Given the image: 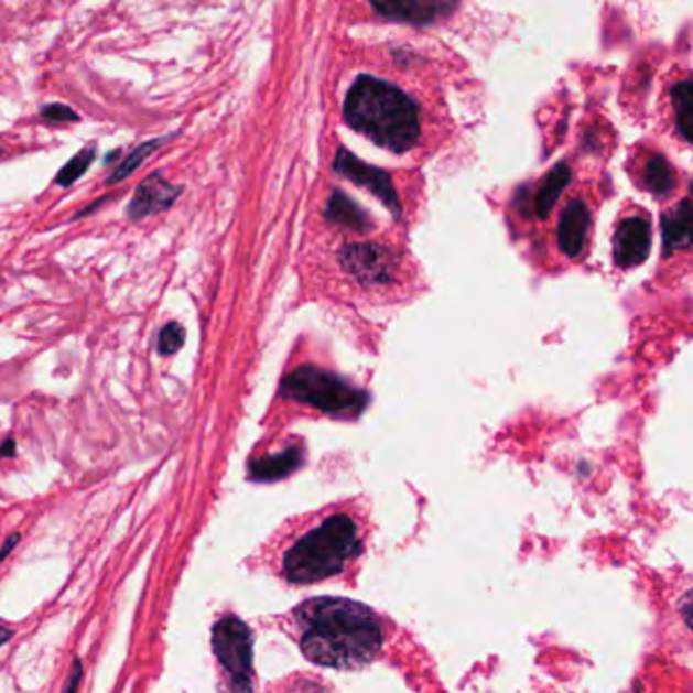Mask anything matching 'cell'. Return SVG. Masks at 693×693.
I'll return each mask as SVG.
<instances>
[{
	"label": "cell",
	"instance_id": "obj_1",
	"mask_svg": "<svg viewBox=\"0 0 693 693\" xmlns=\"http://www.w3.org/2000/svg\"><path fill=\"white\" fill-rule=\"evenodd\" d=\"M292 629L303 656L323 668H364L383 643L378 615L347 598L306 600L292 610Z\"/></svg>",
	"mask_w": 693,
	"mask_h": 693
},
{
	"label": "cell",
	"instance_id": "obj_2",
	"mask_svg": "<svg viewBox=\"0 0 693 693\" xmlns=\"http://www.w3.org/2000/svg\"><path fill=\"white\" fill-rule=\"evenodd\" d=\"M349 127L391 152L410 151L420 137V116L402 89L383 79L359 77L345 100Z\"/></svg>",
	"mask_w": 693,
	"mask_h": 693
},
{
	"label": "cell",
	"instance_id": "obj_3",
	"mask_svg": "<svg viewBox=\"0 0 693 693\" xmlns=\"http://www.w3.org/2000/svg\"><path fill=\"white\" fill-rule=\"evenodd\" d=\"M361 552L357 523L349 516H333L292 543L282 557V574L292 584H315L343 572Z\"/></svg>",
	"mask_w": 693,
	"mask_h": 693
},
{
	"label": "cell",
	"instance_id": "obj_4",
	"mask_svg": "<svg viewBox=\"0 0 693 693\" xmlns=\"http://www.w3.org/2000/svg\"><path fill=\"white\" fill-rule=\"evenodd\" d=\"M659 630L663 649L693 668V572H680L659 593Z\"/></svg>",
	"mask_w": 693,
	"mask_h": 693
},
{
	"label": "cell",
	"instance_id": "obj_5",
	"mask_svg": "<svg viewBox=\"0 0 693 693\" xmlns=\"http://www.w3.org/2000/svg\"><path fill=\"white\" fill-rule=\"evenodd\" d=\"M282 393L333 416H357L366 408V393L316 367H299L292 371L282 383Z\"/></svg>",
	"mask_w": 693,
	"mask_h": 693
},
{
	"label": "cell",
	"instance_id": "obj_6",
	"mask_svg": "<svg viewBox=\"0 0 693 693\" xmlns=\"http://www.w3.org/2000/svg\"><path fill=\"white\" fill-rule=\"evenodd\" d=\"M214 651L234 692H252V635L240 618H221L215 625Z\"/></svg>",
	"mask_w": 693,
	"mask_h": 693
},
{
	"label": "cell",
	"instance_id": "obj_7",
	"mask_svg": "<svg viewBox=\"0 0 693 693\" xmlns=\"http://www.w3.org/2000/svg\"><path fill=\"white\" fill-rule=\"evenodd\" d=\"M339 260L351 277L366 284L390 282L398 268L396 253L378 243L345 246L343 252L339 253Z\"/></svg>",
	"mask_w": 693,
	"mask_h": 693
},
{
	"label": "cell",
	"instance_id": "obj_8",
	"mask_svg": "<svg viewBox=\"0 0 693 693\" xmlns=\"http://www.w3.org/2000/svg\"><path fill=\"white\" fill-rule=\"evenodd\" d=\"M651 250V221L649 215H622L613 238V258L618 268H637L643 264Z\"/></svg>",
	"mask_w": 693,
	"mask_h": 693
},
{
	"label": "cell",
	"instance_id": "obj_9",
	"mask_svg": "<svg viewBox=\"0 0 693 693\" xmlns=\"http://www.w3.org/2000/svg\"><path fill=\"white\" fill-rule=\"evenodd\" d=\"M335 171L340 173L343 177L354 181L357 185L366 187L371 191L379 202L383 203L391 214H402V205H400V197L391 185V178L388 173L379 171L376 166H369V164L361 163L357 156H354L351 152L340 149L337 159H335Z\"/></svg>",
	"mask_w": 693,
	"mask_h": 693
},
{
	"label": "cell",
	"instance_id": "obj_10",
	"mask_svg": "<svg viewBox=\"0 0 693 693\" xmlns=\"http://www.w3.org/2000/svg\"><path fill=\"white\" fill-rule=\"evenodd\" d=\"M376 13L402 23L426 25L454 13L458 0H371Z\"/></svg>",
	"mask_w": 693,
	"mask_h": 693
},
{
	"label": "cell",
	"instance_id": "obj_11",
	"mask_svg": "<svg viewBox=\"0 0 693 693\" xmlns=\"http://www.w3.org/2000/svg\"><path fill=\"white\" fill-rule=\"evenodd\" d=\"M181 191L183 190L177 185L164 181L161 173H152L151 177L144 178L134 191V197L128 205V217L142 219L149 215L161 214L177 202Z\"/></svg>",
	"mask_w": 693,
	"mask_h": 693
},
{
	"label": "cell",
	"instance_id": "obj_12",
	"mask_svg": "<svg viewBox=\"0 0 693 693\" xmlns=\"http://www.w3.org/2000/svg\"><path fill=\"white\" fill-rule=\"evenodd\" d=\"M591 221H593L591 209L582 199H572L564 207L557 226V241L560 250L566 253L567 258H578L586 250Z\"/></svg>",
	"mask_w": 693,
	"mask_h": 693
},
{
	"label": "cell",
	"instance_id": "obj_13",
	"mask_svg": "<svg viewBox=\"0 0 693 693\" xmlns=\"http://www.w3.org/2000/svg\"><path fill=\"white\" fill-rule=\"evenodd\" d=\"M665 250H693V202L685 199L661 217Z\"/></svg>",
	"mask_w": 693,
	"mask_h": 693
},
{
	"label": "cell",
	"instance_id": "obj_14",
	"mask_svg": "<svg viewBox=\"0 0 693 693\" xmlns=\"http://www.w3.org/2000/svg\"><path fill=\"white\" fill-rule=\"evenodd\" d=\"M303 463V451L292 446L284 453L266 456L262 461H256L252 465V479L277 480L286 477L301 467Z\"/></svg>",
	"mask_w": 693,
	"mask_h": 693
},
{
	"label": "cell",
	"instance_id": "obj_15",
	"mask_svg": "<svg viewBox=\"0 0 693 693\" xmlns=\"http://www.w3.org/2000/svg\"><path fill=\"white\" fill-rule=\"evenodd\" d=\"M327 215L331 221L347 227V229L359 231V234H364L371 227L366 212L357 203L351 202L347 195H343L340 191L333 193V197L328 199Z\"/></svg>",
	"mask_w": 693,
	"mask_h": 693
},
{
	"label": "cell",
	"instance_id": "obj_16",
	"mask_svg": "<svg viewBox=\"0 0 693 693\" xmlns=\"http://www.w3.org/2000/svg\"><path fill=\"white\" fill-rule=\"evenodd\" d=\"M572 178V171L567 164H557L555 169H552L548 173V177L543 178L542 187L538 191V197H535V214L538 217L545 219L548 215L552 214L555 203L560 199V195L564 193Z\"/></svg>",
	"mask_w": 693,
	"mask_h": 693
},
{
	"label": "cell",
	"instance_id": "obj_17",
	"mask_svg": "<svg viewBox=\"0 0 693 693\" xmlns=\"http://www.w3.org/2000/svg\"><path fill=\"white\" fill-rule=\"evenodd\" d=\"M645 190L651 191L656 197H668L675 190L678 178L673 166L661 154H649L643 171Z\"/></svg>",
	"mask_w": 693,
	"mask_h": 693
},
{
	"label": "cell",
	"instance_id": "obj_18",
	"mask_svg": "<svg viewBox=\"0 0 693 693\" xmlns=\"http://www.w3.org/2000/svg\"><path fill=\"white\" fill-rule=\"evenodd\" d=\"M671 101L681 137L693 144V79H681L671 88Z\"/></svg>",
	"mask_w": 693,
	"mask_h": 693
},
{
	"label": "cell",
	"instance_id": "obj_19",
	"mask_svg": "<svg viewBox=\"0 0 693 693\" xmlns=\"http://www.w3.org/2000/svg\"><path fill=\"white\" fill-rule=\"evenodd\" d=\"M163 142L164 139L149 140V142L137 147V149L130 152L127 159L120 163V166L113 171L112 175L106 178V185H116V183H120V181L130 177V175L139 169L140 164L144 163V161L151 156L152 152L156 151L159 147H163Z\"/></svg>",
	"mask_w": 693,
	"mask_h": 693
},
{
	"label": "cell",
	"instance_id": "obj_20",
	"mask_svg": "<svg viewBox=\"0 0 693 693\" xmlns=\"http://www.w3.org/2000/svg\"><path fill=\"white\" fill-rule=\"evenodd\" d=\"M94 161H96V147H88V149L77 152L76 156H72L69 163L59 169V173L55 175V185L72 187L77 178L84 177L88 173Z\"/></svg>",
	"mask_w": 693,
	"mask_h": 693
},
{
	"label": "cell",
	"instance_id": "obj_21",
	"mask_svg": "<svg viewBox=\"0 0 693 693\" xmlns=\"http://www.w3.org/2000/svg\"><path fill=\"white\" fill-rule=\"evenodd\" d=\"M185 343V331L178 323H169L159 335V351L163 355H173Z\"/></svg>",
	"mask_w": 693,
	"mask_h": 693
},
{
	"label": "cell",
	"instance_id": "obj_22",
	"mask_svg": "<svg viewBox=\"0 0 693 693\" xmlns=\"http://www.w3.org/2000/svg\"><path fill=\"white\" fill-rule=\"evenodd\" d=\"M41 116H43L45 120H50V122H77V120H79L77 112H74V110H72L69 106H65V104H47V106H43Z\"/></svg>",
	"mask_w": 693,
	"mask_h": 693
},
{
	"label": "cell",
	"instance_id": "obj_23",
	"mask_svg": "<svg viewBox=\"0 0 693 693\" xmlns=\"http://www.w3.org/2000/svg\"><path fill=\"white\" fill-rule=\"evenodd\" d=\"M84 678V665H82V659L76 657L74 663H72V671H69V678L65 681L64 692L62 693H77L79 692V683Z\"/></svg>",
	"mask_w": 693,
	"mask_h": 693
},
{
	"label": "cell",
	"instance_id": "obj_24",
	"mask_svg": "<svg viewBox=\"0 0 693 693\" xmlns=\"http://www.w3.org/2000/svg\"><path fill=\"white\" fill-rule=\"evenodd\" d=\"M21 542V533H13V535H9L4 543H2V548H0V564L9 557V554L13 552L14 548H17V543Z\"/></svg>",
	"mask_w": 693,
	"mask_h": 693
},
{
	"label": "cell",
	"instance_id": "obj_25",
	"mask_svg": "<svg viewBox=\"0 0 693 693\" xmlns=\"http://www.w3.org/2000/svg\"><path fill=\"white\" fill-rule=\"evenodd\" d=\"M14 454H17V442L13 438H7L0 444V458H13Z\"/></svg>",
	"mask_w": 693,
	"mask_h": 693
},
{
	"label": "cell",
	"instance_id": "obj_26",
	"mask_svg": "<svg viewBox=\"0 0 693 693\" xmlns=\"http://www.w3.org/2000/svg\"><path fill=\"white\" fill-rule=\"evenodd\" d=\"M14 630L9 629V627H2L0 625V647L4 643H9L11 639H13Z\"/></svg>",
	"mask_w": 693,
	"mask_h": 693
},
{
	"label": "cell",
	"instance_id": "obj_27",
	"mask_svg": "<svg viewBox=\"0 0 693 693\" xmlns=\"http://www.w3.org/2000/svg\"><path fill=\"white\" fill-rule=\"evenodd\" d=\"M692 190H693V187H692Z\"/></svg>",
	"mask_w": 693,
	"mask_h": 693
}]
</instances>
